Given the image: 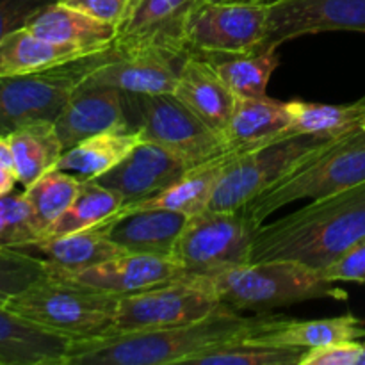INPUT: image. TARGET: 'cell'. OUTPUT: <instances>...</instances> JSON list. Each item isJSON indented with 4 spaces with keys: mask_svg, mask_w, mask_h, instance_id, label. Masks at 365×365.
I'll return each mask as SVG.
<instances>
[{
    "mask_svg": "<svg viewBox=\"0 0 365 365\" xmlns=\"http://www.w3.org/2000/svg\"><path fill=\"white\" fill-rule=\"evenodd\" d=\"M285 319L287 316L269 312L245 316L220 305L209 316L178 327L73 341L66 365L191 364L202 353L266 334Z\"/></svg>",
    "mask_w": 365,
    "mask_h": 365,
    "instance_id": "6da1fadb",
    "label": "cell"
},
{
    "mask_svg": "<svg viewBox=\"0 0 365 365\" xmlns=\"http://www.w3.org/2000/svg\"><path fill=\"white\" fill-rule=\"evenodd\" d=\"M365 239V182L316 200L255 232L252 262L294 260L314 269L328 266Z\"/></svg>",
    "mask_w": 365,
    "mask_h": 365,
    "instance_id": "7a4b0ae2",
    "label": "cell"
},
{
    "mask_svg": "<svg viewBox=\"0 0 365 365\" xmlns=\"http://www.w3.org/2000/svg\"><path fill=\"white\" fill-rule=\"evenodd\" d=\"M205 287L221 305L239 312H269L310 299H348L344 289L327 282L319 271L294 260H260L214 273L185 277Z\"/></svg>",
    "mask_w": 365,
    "mask_h": 365,
    "instance_id": "3957f363",
    "label": "cell"
},
{
    "mask_svg": "<svg viewBox=\"0 0 365 365\" xmlns=\"http://www.w3.org/2000/svg\"><path fill=\"white\" fill-rule=\"evenodd\" d=\"M120 296L48 274L7 302L18 316L70 337L89 341L109 335L114 328Z\"/></svg>",
    "mask_w": 365,
    "mask_h": 365,
    "instance_id": "277c9868",
    "label": "cell"
},
{
    "mask_svg": "<svg viewBox=\"0 0 365 365\" xmlns=\"http://www.w3.org/2000/svg\"><path fill=\"white\" fill-rule=\"evenodd\" d=\"M365 182V130L341 135L303 160L278 184L242 207L246 216L262 225L271 214L299 200H323Z\"/></svg>",
    "mask_w": 365,
    "mask_h": 365,
    "instance_id": "5b68a950",
    "label": "cell"
},
{
    "mask_svg": "<svg viewBox=\"0 0 365 365\" xmlns=\"http://www.w3.org/2000/svg\"><path fill=\"white\" fill-rule=\"evenodd\" d=\"M335 139L319 134H292L235 153L221 175L209 209H242Z\"/></svg>",
    "mask_w": 365,
    "mask_h": 365,
    "instance_id": "8992f818",
    "label": "cell"
},
{
    "mask_svg": "<svg viewBox=\"0 0 365 365\" xmlns=\"http://www.w3.org/2000/svg\"><path fill=\"white\" fill-rule=\"evenodd\" d=\"M132 128L143 141L163 146L187 168L235 152L221 132L214 130L173 93L128 95Z\"/></svg>",
    "mask_w": 365,
    "mask_h": 365,
    "instance_id": "52a82bcc",
    "label": "cell"
},
{
    "mask_svg": "<svg viewBox=\"0 0 365 365\" xmlns=\"http://www.w3.org/2000/svg\"><path fill=\"white\" fill-rule=\"evenodd\" d=\"M259 227L242 209H207L189 217L173 250V259L185 277L248 264Z\"/></svg>",
    "mask_w": 365,
    "mask_h": 365,
    "instance_id": "ba28073f",
    "label": "cell"
},
{
    "mask_svg": "<svg viewBox=\"0 0 365 365\" xmlns=\"http://www.w3.org/2000/svg\"><path fill=\"white\" fill-rule=\"evenodd\" d=\"M100 57L102 52L36 73L0 77V138L25 125L56 121Z\"/></svg>",
    "mask_w": 365,
    "mask_h": 365,
    "instance_id": "9c48e42d",
    "label": "cell"
},
{
    "mask_svg": "<svg viewBox=\"0 0 365 365\" xmlns=\"http://www.w3.org/2000/svg\"><path fill=\"white\" fill-rule=\"evenodd\" d=\"M221 303L191 280L170 282L134 294L120 296L110 334L163 330L209 316Z\"/></svg>",
    "mask_w": 365,
    "mask_h": 365,
    "instance_id": "30bf717a",
    "label": "cell"
},
{
    "mask_svg": "<svg viewBox=\"0 0 365 365\" xmlns=\"http://www.w3.org/2000/svg\"><path fill=\"white\" fill-rule=\"evenodd\" d=\"M267 13L269 7L260 4L203 0L189 20V52H259L267 32Z\"/></svg>",
    "mask_w": 365,
    "mask_h": 365,
    "instance_id": "8fae6325",
    "label": "cell"
},
{
    "mask_svg": "<svg viewBox=\"0 0 365 365\" xmlns=\"http://www.w3.org/2000/svg\"><path fill=\"white\" fill-rule=\"evenodd\" d=\"M203 0H132L118 27L114 46L120 52H159L187 56V27Z\"/></svg>",
    "mask_w": 365,
    "mask_h": 365,
    "instance_id": "7c38bea8",
    "label": "cell"
},
{
    "mask_svg": "<svg viewBox=\"0 0 365 365\" xmlns=\"http://www.w3.org/2000/svg\"><path fill=\"white\" fill-rule=\"evenodd\" d=\"M267 7V32L259 52L307 34L365 32V0H280Z\"/></svg>",
    "mask_w": 365,
    "mask_h": 365,
    "instance_id": "4fadbf2b",
    "label": "cell"
},
{
    "mask_svg": "<svg viewBox=\"0 0 365 365\" xmlns=\"http://www.w3.org/2000/svg\"><path fill=\"white\" fill-rule=\"evenodd\" d=\"M187 56L159 50L123 53L113 43V46L103 50L100 61L86 75L82 84L110 86L127 95L173 93Z\"/></svg>",
    "mask_w": 365,
    "mask_h": 365,
    "instance_id": "5bb4252c",
    "label": "cell"
},
{
    "mask_svg": "<svg viewBox=\"0 0 365 365\" xmlns=\"http://www.w3.org/2000/svg\"><path fill=\"white\" fill-rule=\"evenodd\" d=\"M56 125L63 150L107 130H134L127 93L110 86H78L63 107Z\"/></svg>",
    "mask_w": 365,
    "mask_h": 365,
    "instance_id": "9a60e30c",
    "label": "cell"
},
{
    "mask_svg": "<svg viewBox=\"0 0 365 365\" xmlns=\"http://www.w3.org/2000/svg\"><path fill=\"white\" fill-rule=\"evenodd\" d=\"M189 168L163 146L139 141L113 170L95 178L123 198V207L157 195L182 177Z\"/></svg>",
    "mask_w": 365,
    "mask_h": 365,
    "instance_id": "2e32d148",
    "label": "cell"
},
{
    "mask_svg": "<svg viewBox=\"0 0 365 365\" xmlns=\"http://www.w3.org/2000/svg\"><path fill=\"white\" fill-rule=\"evenodd\" d=\"M53 277L70 278L78 284L102 289L110 294L127 296L157 285L182 280L185 273L173 257L123 253L98 266L70 274H53Z\"/></svg>",
    "mask_w": 365,
    "mask_h": 365,
    "instance_id": "e0dca14e",
    "label": "cell"
},
{
    "mask_svg": "<svg viewBox=\"0 0 365 365\" xmlns=\"http://www.w3.org/2000/svg\"><path fill=\"white\" fill-rule=\"evenodd\" d=\"M187 220L189 216L175 210L146 209L120 214L98 227L123 252L173 257Z\"/></svg>",
    "mask_w": 365,
    "mask_h": 365,
    "instance_id": "ac0fdd59",
    "label": "cell"
},
{
    "mask_svg": "<svg viewBox=\"0 0 365 365\" xmlns=\"http://www.w3.org/2000/svg\"><path fill=\"white\" fill-rule=\"evenodd\" d=\"M73 339L0 305V365H66Z\"/></svg>",
    "mask_w": 365,
    "mask_h": 365,
    "instance_id": "d6986e66",
    "label": "cell"
},
{
    "mask_svg": "<svg viewBox=\"0 0 365 365\" xmlns=\"http://www.w3.org/2000/svg\"><path fill=\"white\" fill-rule=\"evenodd\" d=\"M16 250L45 260L50 274L77 273L127 253L116 242L110 241L100 227L73 234L41 237L38 241L16 246Z\"/></svg>",
    "mask_w": 365,
    "mask_h": 365,
    "instance_id": "ffe728a7",
    "label": "cell"
},
{
    "mask_svg": "<svg viewBox=\"0 0 365 365\" xmlns=\"http://www.w3.org/2000/svg\"><path fill=\"white\" fill-rule=\"evenodd\" d=\"M173 95L225 135L234 113L235 96L202 56L189 53L185 57Z\"/></svg>",
    "mask_w": 365,
    "mask_h": 365,
    "instance_id": "44dd1931",
    "label": "cell"
},
{
    "mask_svg": "<svg viewBox=\"0 0 365 365\" xmlns=\"http://www.w3.org/2000/svg\"><path fill=\"white\" fill-rule=\"evenodd\" d=\"M239 152H245V150H235V152L217 157V159L209 160V163L189 168L178 180L168 185L166 189L150 196V198L141 200V202L121 207L116 216L146 209L175 210V212H182L189 217L203 212V210L210 207V202H212V196L216 192V187L220 184V178L223 175L225 168L230 163L232 157Z\"/></svg>",
    "mask_w": 365,
    "mask_h": 365,
    "instance_id": "7402d4cb",
    "label": "cell"
},
{
    "mask_svg": "<svg viewBox=\"0 0 365 365\" xmlns=\"http://www.w3.org/2000/svg\"><path fill=\"white\" fill-rule=\"evenodd\" d=\"M25 27L39 38L61 45H73L88 53H98L113 46L118 27L88 16L77 9L53 2L39 11Z\"/></svg>",
    "mask_w": 365,
    "mask_h": 365,
    "instance_id": "603a6c76",
    "label": "cell"
},
{
    "mask_svg": "<svg viewBox=\"0 0 365 365\" xmlns=\"http://www.w3.org/2000/svg\"><path fill=\"white\" fill-rule=\"evenodd\" d=\"M291 128L289 102L269 96L262 98H235L234 113L225 139L232 150H250L284 138Z\"/></svg>",
    "mask_w": 365,
    "mask_h": 365,
    "instance_id": "cb8c5ba5",
    "label": "cell"
},
{
    "mask_svg": "<svg viewBox=\"0 0 365 365\" xmlns=\"http://www.w3.org/2000/svg\"><path fill=\"white\" fill-rule=\"evenodd\" d=\"M91 56L73 45H61L39 38L27 27L11 32L0 41V77L27 75L63 66L71 61Z\"/></svg>",
    "mask_w": 365,
    "mask_h": 365,
    "instance_id": "d4e9b609",
    "label": "cell"
},
{
    "mask_svg": "<svg viewBox=\"0 0 365 365\" xmlns=\"http://www.w3.org/2000/svg\"><path fill=\"white\" fill-rule=\"evenodd\" d=\"M362 339H365L364 321L353 314H344V316L310 321H298L287 317L277 328L252 337V341L262 342V344L312 349L337 344V342L362 341Z\"/></svg>",
    "mask_w": 365,
    "mask_h": 365,
    "instance_id": "484cf974",
    "label": "cell"
},
{
    "mask_svg": "<svg viewBox=\"0 0 365 365\" xmlns=\"http://www.w3.org/2000/svg\"><path fill=\"white\" fill-rule=\"evenodd\" d=\"M7 143L18 182L24 187H29L46 171L53 170L64 152L53 121L25 125L7 135Z\"/></svg>",
    "mask_w": 365,
    "mask_h": 365,
    "instance_id": "4316f807",
    "label": "cell"
},
{
    "mask_svg": "<svg viewBox=\"0 0 365 365\" xmlns=\"http://www.w3.org/2000/svg\"><path fill=\"white\" fill-rule=\"evenodd\" d=\"M141 141L134 130H107L84 139L63 152L56 168L77 175L81 180H95L113 170Z\"/></svg>",
    "mask_w": 365,
    "mask_h": 365,
    "instance_id": "83f0119b",
    "label": "cell"
},
{
    "mask_svg": "<svg viewBox=\"0 0 365 365\" xmlns=\"http://www.w3.org/2000/svg\"><path fill=\"white\" fill-rule=\"evenodd\" d=\"M277 50L250 53H202V57L216 70L235 98H262L267 96V84L280 63Z\"/></svg>",
    "mask_w": 365,
    "mask_h": 365,
    "instance_id": "f1b7e54d",
    "label": "cell"
},
{
    "mask_svg": "<svg viewBox=\"0 0 365 365\" xmlns=\"http://www.w3.org/2000/svg\"><path fill=\"white\" fill-rule=\"evenodd\" d=\"M121 207H123V198L114 189L106 187L96 180H82L73 202L46 228L41 237L95 228L116 216Z\"/></svg>",
    "mask_w": 365,
    "mask_h": 365,
    "instance_id": "f546056e",
    "label": "cell"
},
{
    "mask_svg": "<svg viewBox=\"0 0 365 365\" xmlns=\"http://www.w3.org/2000/svg\"><path fill=\"white\" fill-rule=\"evenodd\" d=\"M289 134H319L339 138L362 127L365 120V96L351 103H319L292 100Z\"/></svg>",
    "mask_w": 365,
    "mask_h": 365,
    "instance_id": "4dcf8cb0",
    "label": "cell"
},
{
    "mask_svg": "<svg viewBox=\"0 0 365 365\" xmlns=\"http://www.w3.org/2000/svg\"><path fill=\"white\" fill-rule=\"evenodd\" d=\"M81 184L82 180L77 175L53 168L39 177L34 184L25 187L24 195L41 228V235L70 207Z\"/></svg>",
    "mask_w": 365,
    "mask_h": 365,
    "instance_id": "1f68e13d",
    "label": "cell"
},
{
    "mask_svg": "<svg viewBox=\"0 0 365 365\" xmlns=\"http://www.w3.org/2000/svg\"><path fill=\"white\" fill-rule=\"evenodd\" d=\"M307 349L292 346H273L246 341L221 346L202 353L191 364L196 365H302Z\"/></svg>",
    "mask_w": 365,
    "mask_h": 365,
    "instance_id": "d6a6232c",
    "label": "cell"
},
{
    "mask_svg": "<svg viewBox=\"0 0 365 365\" xmlns=\"http://www.w3.org/2000/svg\"><path fill=\"white\" fill-rule=\"evenodd\" d=\"M48 274V266L39 257L0 246V305H7L9 299Z\"/></svg>",
    "mask_w": 365,
    "mask_h": 365,
    "instance_id": "836d02e7",
    "label": "cell"
},
{
    "mask_svg": "<svg viewBox=\"0 0 365 365\" xmlns=\"http://www.w3.org/2000/svg\"><path fill=\"white\" fill-rule=\"evenodd\" d=\"M41 237V228L25 195L0 196V246L16 248Z\"/></svg>",
    "mask_w": 365,
    "mask_h": 365,
    "instance_id": "e575fe53",
    "label": "cell"
},
{
    "mask_svg": "<svg viewBox=\"0 0 365 365\" xmlns=\"http://www.w3.org/2000/svg\"><path fill=\"white\" fill-rule=\"evenodd\" d=\"M321 277L327 282H353V284H365V239L346 250L334 262L321 267Z\"/></svg>",
    "mask_w": 365,
    "mask_h": 365,
    "instance_id": "d590c367",
    "label": "cell"
},
{
    "mask_svg": "<svg viewBox=\"0 0 365 365\" xmlns=\"http://www.w3.org/2000/svg\"><path fill=\"white\" fill-rule=\"evenodd\" d=\"M302 365H365V341H346L307 349Z\"/></svg>",
    "mask_w": 365,
    "mask_h": 365,
    "instance_id": "8d00e7d4",
    "label": "cell"
},
{
    "mask_svg": "<svg viewBox=\"0 0 365 365\" xmlns=\"http://www.w3.org/2000/svg\"><path fill=\"white\" fill-rule=\"evenodd\" d=\"M57 0H0V41L24 29L36 14Z\"/></svg>",
    "mask_w": 365,
    "mask_h": 365,
    "instance_id": "74e56055",
    "label": "cell"
},
{
    "mask_svg": "<svg viewBox=\"0 0 365 365\" xmlns=\"http://www.w3.org/2000/svg\"><path fill=\"white\" fill-rule=\"evenodd\" d=\"M57 2L96 18L103 24L120 27L121 21L127 16L132 0H57Z\"/></svg>",
    "mask_w": 365,
    "mask_h": 365,
    "instance_id": "f35d334b",
    "label": "cell"
},
{
    "mask_svg": "<svg viewBox=\"0 0 365 365\" xmlns=\"http://www.w3.org/2000/svg\"><path fill=\"white\" fill-rule=\"evenodd\" d=\"M16 182L18 177L16 170H14L9 143H7V138H0V196L13 191Z\"/></svg>",
    "mask_w": 365,
    "mask_h": 365,
    "instance_id": "ab89813d",
    "label": "cell"
},
{
    "mask_svg": "<svg viewBox=\"0 0 365 365\" xmlns=\"http://www.w3.org/2000/svg\"><path fill=\"white\" fill-rule=\"evenodd\" d=\"M232 2H248V4H260V6H273V4L280 2V0H232Z\"/></svg>",
    "mask_w": 365,
    "mask_h": 365,
    "instance_id": "60d3db41",
    "label": "cell"
},
{
    "mask_svg": "<svg viewBox=\"0 0 365 365\" xmlns=\"http://www.w3.org/2000/svg\"><path fill=\"white\" fill-rule=\"evenodd\" d=\"M209 2H227V0H209Z\"/></svg>",
    "mask_w": 365,
    "mask_h": 365,
    "instance_id": "b9f144b4",
    "label": "cell"
},
{
    "mask_svg": "<svg viewBox=\"0 0 365 365\" xmlns=\"http://www.w3.org/2000/svg\"><path fill=\"white\" fill-rule=\"evenodd\" d=\"M362 128L365 130V120H364V123H362Z\"/></svg>",
    "mask_w": 365,
    "mask_h": 365,
    "instance_id": "7bdbcfd3",
    "label": "cell"
}]
</instances>
